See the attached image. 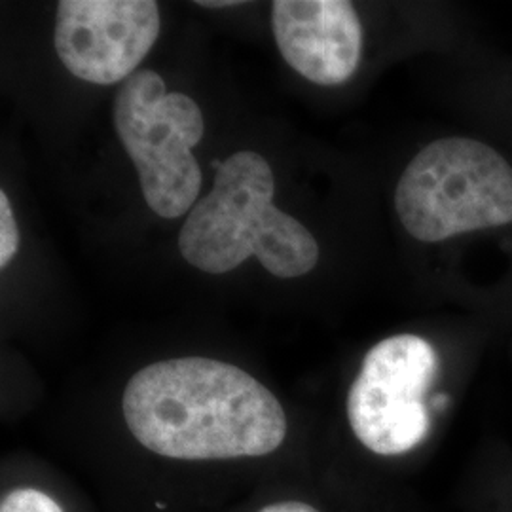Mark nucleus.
I'll use <instances>...</instances> for the list:
<instances>
[{
	"mask_svg": "<svg viewBox=\"0 0 512 512\" xmlns=\"http://www.w3.org/2000/svg\"><path fill=\"white\" fill-rule=\"evenodd\" d=\"M19 249V230L6 192H0V268L4 270Z\"/></svg>",
	"mask_w": 512,
	"mask_h": 512,
	"instance_id": "nucleus-9",
	"label": "nucleus"
},
{
	"mask_svg": "<svg viewBox=\"0 0 512 512\" xmlns=\"http://www.w3.org/2000/svg\"><path fill=\"white\" fill-rule=\"evenodd\" d=\"M129 431L147 450L171 459L260 458L287 435L274 393L238 366L167 359L139 370L124 391Z\"/></svg>",
	"mask_w": 512,
	"mask_h": 512,
	"instance_id": "nucleus-1",
	"label": "nucleus"
},
{
	"mask_svg": "<svg viewBox=\"0 0 512 512\" xmlns=\"http://www.w3.org/2000/svg\"><path fill=\"white\" fill-rule=\"evenodd\" d=\"M272 29L283 59L317 86L348 82L361 63L363 27L348 0H275Z\"/></svg>",
	"mask_w": 512,
	"mask_h": 512,
	"instance_id": "nucleus-7",
	"label": "nucleus"
},
{
	"mask_svg": "<svg viewBox=\"0 0 512 512\" xmlns=\"http://www.w3.org/2000/svg\"><path fill=\"white\" fill-rule=\"evenodd\" d=\"M160 35L154 0H61L55 52L65 69L90 84L126 82Z\"/></svg>",
	"mask_w": 512,
	"mask_h": 512,
	"instance_id": "nucleus-6",
	"label": "nucleus"
},
{
	"mask_svg": "<svg viewBox=\"0 0 512 512\" xmlns=\"http://www.w3.org/2000/svg\"><path fill=\"white\" fill-rule=\"evenodd\" d=\"M395 209L406 232L425 243L511 224V164L475 139H440L404 169Z\"/></svg>",
	"mask_w": 512,
	"mask_h": 512,
	"instance_id": "nucleus-3",
	"label": "nucleus"
},
{
	"mask_svg": "<svg viewBox=\"0 0 512 512\" xmlns=\"http://www.w3.org/2000/svg\"><path fill=\"white\" fill-rule=\"evenodd\" d=\"M198 4L203 6V8H226V6H239L241 2H236V0H217V2L203 0V2H198Z\"/></svg>",
	"mask_w": 512,
	"mask_h": 512,
	"instance_id": "nucleus-11",
	"label": "nucleus"
},
{
	"mask_svg": "<svg viewBox=\"0 0 512 512\" xmlns=\"http://www.w3.org/2000/svg\"><path fill=\"white\" fill-rule=\"evenodd\" d=\"M114 128L139 173L148 207L162 219L192 211L202 190V169L192 154L205 131L198 103L184 93H167L164 78L143 69L116 93Z\"/></svg>",
	"mask_w": 512,
	"mask_h": 512,
	"instance_id": "nucleus-4",
	"label": "nucleus"
},
{
	"mask_svg": "<svg viewBox=\"0 0 512 512\" xmlns=\"http://www.w3.org/2000/svg\"><path fill=\"white\" fill-rule=\"evenodd\" d=\"M0 512H63V509L50 495L33 488H21L2 497Z\"/></svg>",
	"mask_w": 512,
	"mask_h": 512,
	"instance_id": "nucleus-8",
	"label": "nucleus"
},
{
	"mask_svg": "<svg viewBox=\"0 0 512 512\" xmlns=\"http://www.w3.org/2000/svg\"><path fill=\"white\" fill-rule=\"evenodd\" d=\"M437 366V351L414 334L385 338L366 353L348 395L349 425L363 446L380 456H399L427 437L423 397Z\"/></svg>",
	"mask_w": 512,
	"mask_h": 512,
	"instance_id": "nucleus-5",
	"label": "nucleus"
},
{
	"mask_svg": "<svg viewBox=\"0 0 512 512\" xmlns=\"http://www.w3.org/2000/svg\"><path fill=\"white\" fill-rule=\"evenodd\" d=\"M444 404H446V397H444V395H440V397H437V399H435V406H439V408H442Z\"/></svg>",
	"mask_w": 512,
	"mask_h": 512,
	"instance_id": "nucleus-12",
	"label": "nucleus"
},
{
	"mask_svg": "<svg viewBox=\"0 0 512 512\" xmlns=\"http://www.w3.org/2000/svg\"><path fill=\"white\" fill-rule=\"evenodd\" d=\"M215 167L213 190L192 207L181 228L184 260L213 275L236 270L251 255L281 279L311 272L319 245L300 220L275 205L268 160L243 150Z\"/></svg>",
	"mask_w": 512,
	"mask_h": 512,
	"instance_id": "nucleus-2",
	"label": "nucleus"
},
{
	"mask_svg": "<svg viewBox=\"0 0 512 512\" xmlns=\"http://www.w3.org/2000/svg\"><path fill=\"white\" fill-rule=\"evenodd\" d=\"M260 512H319L317 509H313L306 503H300V501H283V503H274V505H268L264 507Z\"/></svg>",
	"mask_w": 512,
	"mask_h": 512,
	"instance_id": "nucleus-10",
	"label": "nucleus"
}]
</instances>
